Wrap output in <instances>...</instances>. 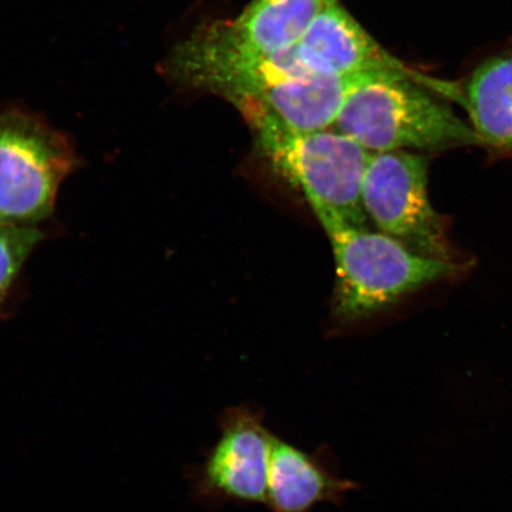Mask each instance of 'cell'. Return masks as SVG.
I'll return each instance as SVG.
<instances>
[{
  "instance_id": "11",
  "label": "cell",
  "mask_w": 512,
  "mask_h": 512,
  "mask_svg": "<svg viewBox=\"0 0 512 512\" xmlns=\"http://www.w3.org/2000/svg\"><path fill=\"white\" fill-rule=\"evenodd\" d=\"M451 99L464 107L480 145L512 157V43L480 60L453 85Z\"/></svg>"
},
{
  "instance_id": "3",
  "label": "cell",
  "mask_w": 512,
  "mask_h": 512,
  "mask_svg": "<svg viewBox=\"0 0 512 512\" xmlns=\"http://www.w3.org/2000/svg\"><path fill=\"white\" fill-rule=\"evenodd\" d=\"M319 222L334 251V312L342 322L373 317L422 287L454 277L462 268L457 262L416 254L381 232L328 217Z\"/></svg>"
},
{
  "instance_id": "2",
  "label": "cell",
  "mask_w": 512,
  "mask_h": 512,
  "mask_svg": "<svg viewBox=\"0 0 512 512\" xmlns=\"http://www.w3.org/2000/svg\"><path fill=\"white\" fill-rule=\"evenodd\" d=\"M246 123L256 155L275 175L302 192L317 219L367 229L363 183L371 153L339 131L299 133L267 118Z\"/></svg>"
},
{
  "instance_id": "7",
  "label": "cell",
  "mask_w": 512,
  "mask_h": 512,
  "mask_svg": "<svg viewBox=\"0 0 512 512\" xmlns=\"http://www.w3.org/2000/svg\"><path fill=\"white\" fill-rule=\"evenodd\" d=\"M387 72L303 76L235 96L228 102L246 121L267 118L293 132L324 131L335 126L352 92Z\"/></svg>"
},
{
  "instance_id": "10",
  "label": "cell",
  "mask_w": 512,
  "mask_h": 512,
  "mask_svg": "<svg viewBox=\"0 0 512 512\" xmlns=\"http://www.w3.org/2000/svg\"><path fill=\"white\" fill-rule=\"evenodd\" d=\"M326 0H251L233 19L197 28L219 46L251 54H272L296 44Z\"/></svg>"
},
{
  "instance_id": "5",
  "label": "cell",
  "mask_w": 512,
  "mask_h": 512,
  "mask_svg": "<svg viewBox=\"0 0 512 512\" xmlns=\"http://www.w3.org/2000/svg\"><path fill=\"white\" fill-rule=\"evenodd\" d=\"M427 185L425 156L409 151L371 153L363 183L364 210L381 233L412 252L457 262Z\"/></svg>"
},
{
  "instance_id": "12",
  "label": "cell",
  "mask_w": 512,
  "mask_h": 512,
  "mask_svg": "<svg viewBox=\"0 0 512 512\" xmlns=\"http://www.w3.org/2000/svg\"><path fill=\"white\" fill-rule=\"evenodd\" d=\"M46 234L37 227L0 223V307L14 287L19 273Z\"/></svg>"
},
{
  "instance_id": "8",
  "label": "cell",
  "mask_w": 512,
  "mask_h": 512,
  "mask_svg": "<svg viewBox=\"0 0 512 512\" xmlns=\"http://www.w3.org/2000/svg\"><path fill=\"white\" fill-rule=\"evenodd\" d=\"M297 56L310 75H355L405 69L371 37L339 0H326L296 43Z\"/></svg>"
},
{
  "instance_id": "6",
  "label": "cell",
  "mask_w": 512,
  "mask_h": 512,
  "mask_svg": "<svg viewBox=\"0 0 512 512\" xmlns=\"http://www.w3.org/2000/svg\"><path fill=\"white\" fill-rule=\"evenodd\" d=\"M264 411L230 407L220 418V437L194 475V495L208 508L227 503L265 504L274 434Z\"/></svg>"
},
{
  "instance_id": "4",
  "label": "cell",
  "mask_w": 512,
  "mask_h": 512,
  "mask_svg": "<svg viewBox=\"0 0 512 512\" xmlns=\"http://www.w3.org/2000/svg\"><path fill=\"white\" fill-rule=\"evenodd\" d=\"M80 159L66 134L22 108L0 111V223L36 227Z\"/></svg>"
},
{
  "instance_id": "1",
  "label": "cell",
  "mask_w": 512,
  "mask_h": 512,
  "mask_svg": "<svg viewBox=\"0 0 512 512\" xmlns=\"http://www.w3.org/2000/svg\"><path fill=\"white\" fill-rule=\"evenodd\" d=\"M448 91L450 83L411 68L389 70L350 94L335 127L370 153L480 145L448 104Z\"/></svg>"
},
{
  "instance_id": "9",
  "label": "cell",
  "mask_w": 512,
  "mask_h": 512,
  "mask_svg": "<svg viewBox=\"0 0 512 512\" xmlns=\"http://www.w3.org/2000/svg\"><path fill=\"white\" fill-rule=\"evenodd\" d=\"M352 480L338 475L328 446L306 452L274 435L272 440L266 505L272 512H313L317 505H342Z\"/></svg>"
}]
</instances>
